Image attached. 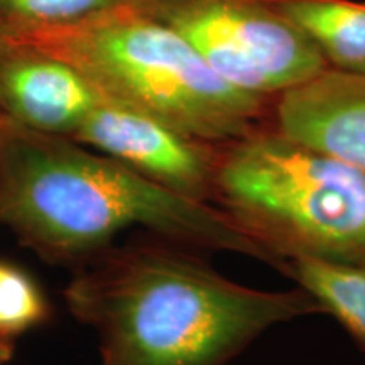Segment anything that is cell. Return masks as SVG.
Segmentation results:
<instances>
[{
	"label": "cell",
	"instance_id": "obj_1",
	"mask_svg": "<svg viewBox=\"0 0 365 365\" xmlns=\"http://www.w3.org/2000/svg\"><path fill=\"white\" fill-rule=\"evenodd\" d=\"M200 254L150 235L76 264L63 296L97 331L100 365H230L276 325L325 313L303 287L239 284Z\"/></svg>",
	"mask_w": 365,
	"mask_h": 365
},
{
	"label": "cell",
	"instance_id": "obj_2",
	"mask_svg": "<svg viewBox=\"0 0 365 365\" xmlns=\"http://www.w3.org/2000/svg\"><path fill=\"white\" fill-rule=\"evenodd\" d=\"M130 227L200 252H235L284 269L215 205L176 193L70 137L27 129L4 115L0 228L44 261L75 267Z\"/></svg>",
	"mask_w": 365,
	"mask_h": 365
},
{
	"label": "cell",
	"instance_id": "obj_3",
	"mask_svg": "<svg viewBox=\"0 0 365 365\" xmlns=\"http://www.w3.org/2000/svg\"><path fill=\"white\" fill-rule=\"evenodd\" d=\"M9 38L65 59L105 100L205 143H230L272 115L274 100L235 88L180 34L125 2L70 24L9 26Z\"/></svg>",
	"mask_w": 365,
	"mask_h": 365
},
{
	"label": "cell",
	"instance_id": "obj_4",
	"mask_svg": "<svg viewBox=\"0 0 365 365\" xmlns=\"http://www.w3.org/2000/svg\"><path fill=\"white\" fill-rule=\"evenodd\" d=\"M213 205L284 266L365 262V171L272 124L217 144Z\"/></svg>",
	"mask_w": 365,
	"mask_h": 365
},
{
	"label": "cell",
	"instance_id": "obj_5",
	"mask_svg": "<svg viewBox=\"0 0 365 365\" xmlns=\"http://www.w3.org/2000/svg\"><path fill=\"white\" fill-rule=\"evenodd\" d=\"M180 34L235 88L276 100L327 65L272 0H122Z\"/></svg>",
	"mask_w": 365,
	"mask_h": 365
},
{
	"label": "cell",
	"instance_id": "obj_6",
	"mask_svg": "<svg viewBox=\"0 0 365 365\" xmlns=\"http://www.w3.org/2000/svg\"><path fill=\"white\" fill-rule=\"evenodd\" d=\"M71 139L176 193L213 205L217 144L193 139L149 113L105 98Z\"/></svg>",
	"mask_w": 365,
	"mask_h": 365
},
{
	"label": "cell",
	"instance_id": "obj_7",
	"mask_svg": "<svg viewBox=\"0 0 365 365\" xmlns=\"http://www.w3.org/2000/svg\"><path fill=\"white\" fill-rule=\"evenodd\" d=\"M103 97L65 59L9 38L0 54V113L44 134L71 137Z\"/></svg>",
	"mask_w": 365,
	"mask_h": 365
},
{
	"label": "cell",
	"instance_id": "obj_8",
	"mask_svg": "<svg viewBox=\"0 0 365 365\" xmlns=\"http://www.w3.org/2000/svg\"><path fill=\"white\" fill-rule=\"evenodd\" d=\"M271 124L365 171V76L325 68L274 100Z\"/></svg>",
	"mask_w": 365,
	"mask_h": 365
},
{
	"label": "cell",
	"instance_id": "obj_9",
	"mask_svg": "<svg viewBox=\"0 0 365 365\" xmlns=\"http://www.w3.org/2000/svg\"><path fill=\"white\" fill-rule=\"evenodd\" d=\"M314 44L330 70L365 76V4L354 0H272Z\"/></svg>",
	"mask_w": 365,
	"mask_h": 365
},
{
	"label": "cell",
	"instance_id": "obj_10",
	"mask_svg": "<svg viewBox=\"0 0 365 365\" xmlns=\"http://www.w3.org/2000/svg\"><path fill=\"white\" fill-rule=\"evenodd\" d=\"M282 274L308 291L365 354V262L294 259Z\"/></svg>",
	"mask_w": 365,
	"mask_h": 365
},
{
	"label": "cell",
	"instance_id": "obj_11",
	"mask_svg": "<svg viewBox=\"0 0 365 365\" xmlns=\"http://www.w3.org/2000/svg\"><path fill=\"white\" fill-rule=\"evenodd\" d=\"M46 318L48 303L33 277L0 261V336L14 340Z\"/></svg>",
	"mask_w": 365,
	"mask_h": 365
},
{
	"label": "cell",
	"instance_id": "obj_12",
	"mask_svg": "<svg viewBox=\"0 0 365 365\" xmlns=\"http://www.w3.org/2000/svg\"><path fill=\"white\" fill-rule=\"evenodd\" d=\"M122 0H0V21L16 29L70 24Z\"/></svg>",
	"mask_w": 365,
	"mask_h": 365
},
{
	"label": "cell",
	"instance_id": "obj_13",
	"mask_svg": "<svg viewBox=\"0 0 365 365\" xmlns=\"http://www.w3.org/2000/svg\"><path fill=\"white\" fill-rule=\"evenodd\" d=\"M14 340L6 339V336H0V365H9L14 359Z\"/></svg>",
	"mask_w": 365,
	"mask_h": 365
},
{
	"label": "cell",
	"instance_id": "obj_14",
	"mask_svg": "<svg viewBox=\"0 0 365 365\" xmlns=\"http://www.w3.org/2000/svg\"><path fill=\"white\" fill-rule=\"evenodd\" d=\"M9 43V26L6 22L0 21V54H2L4 48H6Z\"/></svg>",
	"mask_w": 365,
	"mask_h": 365
},
{
	"label": "cell",
	"instance_id": "obj_15",
	"mask_svg": "<svg viewBox=\"0 0 365 365\" xmlns=\"http://www.w3.org/2000/svg\"><path fill=\"white\" fill-rule=\"evenodd\" d=\"M2 118H4V115H2V113H0V124H2Z\"/></svg>",
	"mask_w": 365,
	"mask_h": 365
}]
</instances>
